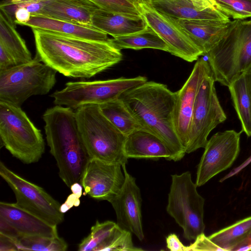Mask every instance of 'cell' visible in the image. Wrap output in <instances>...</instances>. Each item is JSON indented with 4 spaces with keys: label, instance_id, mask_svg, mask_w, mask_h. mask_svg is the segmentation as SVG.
Here are the masks:
<instances>
[{
    "label": "cell",
    "instance_id": "26",
    "mask_svg": "<svg viewBox=\"0 0 251 251\" xmlns=\"http://www.w3.org/2000/svg\"><path fill=\"white\" fill-rule=\"evenodd\" d=\"M242 131L251 136V96L244 73L228 87Z\"/></svg>",
    "mask_w": 251,
    "mask_h": 251
},
{
    "label": "cell",
    "instance_id": "6",
    "mask_svg": "<svg viewBox=\"0 0 251 251\" xmlns=\"http://www.w3.org/2000/svg\"><path fill=\"white\" fill-rule=\"evenodd\" d=\"M0 137L9 152L26 164L38 162L45 152V142L41 130L21 107L1 101Z\"/></svg>",
    "mask_w": 251,
    "mask_h": 251
},
{
    "label": "cell",
    "instance_id": "30",
    "mask_svg": "<svg viewBox=\"0 0 251 251\" xmlns=\"http://www.w3.org/2000/svg\"><path fill=\"white\" fill-rule=\"evenodd\" d=\"M19 251H65L68 244L59 236H23L16 240Z\"/></svg>",
    "mask_w": 251,
    "mask_h": 251
},
{
    "label": "cell",
    "instance_id": "1",
    "mask_svg": "<svg viewBox=\"0 0 251 251\" xmlns=\"http://www.w3.org/2000/svg\"><path fill=\"white\" fill-rule=\"evenodd\" d=\"M36 55L57 72L72 78H90L123 59L109 41H97L32 29Z\"/></svg>",
    "mask_w": 251,
    "mask_h": 251
},
{
    "label": "cell",
    "instance_id": "15",
    "mask_svg": "<svg viewBox=\"0 0 251 251\" xmlns=\"http://www.w3.org/2000/svg\"><path fill=\"white\" fill-rule=\"evenodd\" d=\"M122 166L95 158H90L80 184L83 195L99 201H110L121 190L125 180Z\"/></svg>",
    "mask_w": 251,
    "mask_h": 251
},
{
    "label": "cell",
    "instance_id": "22",
    "mask_svg": "<svg viewBox=\"0 0 251 251\" xmlns=\"http://www.w3.org/2000/svg\"><path fill=\"white\" fill-rule=\"evenodd\" d=\"M98 8L88 0H50L37 15L93 26L92 17Z\"/></svg>",
    "mask_w": 251,
    "mask_h": 251
},
{
    "label": "cell",
    "instance_id": "11",
    "mask_svg": "<svg viewBox=\"0 0 251 251\" xmlns=\"http://www.w3.org/2000/svg\"><path fill=\"white\" fill-rule=\"evenodd\" d=\"M0 175L13 191L17 206L52 226L63 222L61 205L44 189L16 174L1 161Z\"/></svg>",
    "mask_w": 251,
    "mask_h": 251
},
{
    "label": "cell",
    "instance_id": "4",
    "mask_svg": "<svg viewBox=\"0 0 251 251\" xmlns=\"http://www.w3.org/2000/svg\"><path fill=\"white\" fill-rule=\"evenodd\" d=\"M75 110L77 126L90 158L121 166L126 164V136L104 116L99 105L86 104Z\"/></svg>",
    "mask_w": 251,
    "mask_h": 251
},
{
    "label": "cell",
    "instance_id": "13",
    "mask_svg": "<svg viewBox=\"0 0 251 251\" xmlns=\"http://www.w3.org/2000/svg\"><path fill=\"white\" fill-rule=\"evenodd\" d=\"M139 6L148 26L166 43L169 52L189 62L197 61L203 55L174 18L157 11L145 2H139Z\"/></svg>",
    "mask_w": 251,
    "mask_h": 251
},
{
    "label": "cell",
    "instance_id": "32",
    "mask_svg": "<svg viewBox=\"0 0 251 251\" xmlns=\"http://www.w3.org/2000/svg\"><path fill=\"white\" fill-rule=\"evenodd\" d=\"M104 10L142 16L139 2L132 0H88Z\"/></svg>",
    "mask_w": 251,
    "mask_h": 251
},
{
    "label": "cell",
    "instance_id": "24",
    "mask_svg": "<svg viewBox=\"0 0 251 251\" xmlns=\"http://www.w3.org/2000/svg\"><path fill=\"white\" fill-rule=\"evenodd\" d=\"M208 237L224 251H251V216Z\"/></svg>",
    "mask_w": 251,
    "mask_h": 251
},
{
    "label": "cell",
    "instance_id": "25",
    "mask_svg": "<svg viewBox=\"0 0 251 251\" xmlns=\"http://www.w3.org/2000/svg\"><path fill=\"white\" fill-rule=\"evenodd\" d=\"M16 27L12 16L0 7V45L13 56L18 66L29 62L33 58Z\"/></svg>",
    "mask_w": 251,
    "mask_h": 251
},
{
    "label": "cell",
    "instance_id": "19",
    "mask_svg": "<svg viewBox=\"0 0 251 251\" xmlns=\"http://www.w3.org/2000/svg\"><path fill=\"white\" fill-rule=\"evenodd\" d=\"M195 45L205 55L224 38L229 22L175 19Z\"/></svg>",
    "mask_w": 251,
    "mask_h": 251
},
{
    "label": "cell",
    "instance_id": "16",
    "mask_svg": "<svg viewBox=\"0 0 251 251\" xmlns=\"http://www.w3.org/2000/svg\"><path fill=\"white\" fill-rule=\"evenodd\" d=\"M126 165L122 166L125 176V182L119 193L109 202L115 211L118 226L142 241L144 234L140 190L136 184L135 178L127 172Z\"/></svg>",
    "mask_w": 251,
    "mask_h": 251
},
{
    "label": "cell",
    "instance_id": "33",
    "mask_svg": "<svg viewBox=\"0 0 251 251\" xmlns=\"http://www.w3.org/2000/svg\"><path fill=\"white\" fill-rule=\"evenodd\" d=\"M132 242V233L120 228L118 226L108 244L106 251H140Z\"/></svg>",
    "mask_w": 251,
    "mask_h": 251
},
{
    "label": "cell",
    "instance_id": "20",
    "mask_svg": "<svg viewBox=\"0 0 251 251\" xmlns=\"http://www.w3.org/2000/svg\"><path fill=\"white\" fill-rule=\"evenodd\" d=\"M124 152L128 159L164 158L176 161L174 154L161 139L143 129L135 131L126 137Z\"/></svg>",
    "mask_w": 251,
    "mask_h": 251
},
{
    "label": "cell",
    "instance_id": "10",
    "mask_svg": "<svg viewBox=\"0 0 251 251\" xmlns=\"http://www.w3.org/2000/svg\"><path fill=\"white\" fill-rule=\"evenodd\" d=\"M211 71L205 76L196 98L186 153L204 148L210 132L226 119L218 99Z\"/></svg>",
    "mask_w": 251,
    "mask_h": 251
},
{
    "label": "cell",
    "instance_id": "18",
    "mask_svg": "<svg viewBox=\"0 0 251 251\" xmlns=\"http://www.w3.org/2000/svg\"><path fill=\"white\" fill-rule=\"evenodd\" d=\"M0 218L13 227L20 237L58 236L57 226H52L22 209L15 203L0 202Z\"/></svg>",
    "mask_w": 251,
    "mask_h": 251
},
{
    "label": "cell",
    "instance_id": "14",
    "mask_svg": "<svg viewBox=\"0 0 251 251\" xmlns=\"http://www.w3.org/2000/svg\"><path fill=\"white\" fill-rule=\"evenodd\" d=\"M210 71L207 60L203 57L199 58L183 86L176 92L173 123L176 132L184 150L188 141L197 95L204 77Z\"/></svg>",
    "mask_w": 251,
    "mask_h": 251
},
{
    "label": "cell",
    "instance_id": "9",
    "mask_svg": "<svg viewBox=\"0 0 251 251\" xmlns=\"http://www.w3.org/2000/svg\"><path fill=\"white\" fill-rule=\"evenodd\" d=\"M147 81L145 76L123 77L103 80L68 82L50 97L55 105L74 109L90 104H101L118 99L126 92Z\"/></svg>",
    "mask_w": 251,
    "mask_h": 251
},
{
    "label": "cell",
    "instance_id": "3",
    "mask_svg": "<svg viewBox=\"0 0 251 251\" xmlns=\"http://www.w3.org/2000/svg\"><path fill=\"white\" fill-rule=\"evenodd\" d=\"M43 119L48 145L56 161L59 176L70 188L74 183H80L90 159L75 112L73 108L56 105L45 111Z\"/></svg>",
    "mask_w": 251,
    "mask_h": 251
},
{
    "label": "cell",
    "instance_id": "7",
    "mask_svg": "<svg viewBox=\"0 0 251 251\" xmlns=\"http://www.w3.org/2000/svg\"><path fill=\"white\" fill-rule=\"evenodd\" d=\"M56 72L36 55L0 73V101L21 107L31 96L48 94L55 84Z\"/></svg>",
    "mask_w": 251,
    "mask_h": 251
},
{
    "label": "cell",
    "instance_id": "40",
    "mask_svg": "<svg viewBox=\"0 0 251 251\" xmlns=\"http://www.w3.org/2000/svg\"><path fill=\"white\" fill-rule=\"evenodd\" d=\"M251 96V66L244 72Z\"/></svg>",
    "mask_w": 251,
    "mask_h": 251
},
{
    "label": "cell",
    "instance_id": "37",
    "mask_svg": "<svg viewBox=\"0 0 251 251\" xmlns=\"http://www.w3.org/2000/svg\"><path fill=\"white\" fill-rule=\"evenodd\" d=\"M167 248L172 251H186L187 247L175 233L169 234L166 239Z\"/></svg>",
    "mask_w": 251,
    "mask_h": 251
},
{
    "label": "cell",
    "instance_id": "29",
    "mask_svg": "<svg viewBox=\"0 0 251 251\" xmlns=\"http://www.w3.org/2000/svg\"><path fill=\"white\" fill-rule=\"evenodd\" d=\"M117 223L106 221L100 222L97 221L92 226L88 235L78 245L79 251H106L107 245L116 229Z\"/></svg>",
    "mask_w": 251,
    "mask_h": 251
},
{
    "label": "cell",
    "instance_id": "36",
    "mask_svg": "<svg viewBox=\"0 0 251 251\" xmlns=\"http://www.w3.org/2000/svg\"><path fill=\"white\" fill-rule=\"evenodd\" d=\"M17 66L13 56L0 45V73Z\"/></svg>",
    "mask_w": 251,
    "mask_h": 251
},
{
    "label": "cell",
    "instance_id": "42",
    "mask_svg": "<svg viewBox=\"0 0 251 251\" xmlns=\"http://www.w3.org/2000/svg\"><path fill=\"white\" fill-rule=\"evenodd\" d=\"M138 2H141V1H146L149 0H137Z\"/></svg>",
    "mask_w": 251,
    "mask_h": 251
},
{
    "label": "cell",
    "instance_id": "31",
    "mask_svg": "<svg viewBox=\"0 0 251 251\" xmlns=\"http://www.w3.org/2000/svg\"><path fill=\"white\" fill-rule=\"evenodd\" d=\"M215 7L229 18H251V0H212Z\"/></svg>",
    "mask_w": 251,
    "mask_h": 251
},
{
    "label": "cell",
    "instance_id": "2",
    "mask_svg": "<svg viewBox=\"0 0 251 251\" xmlns=\"http://www.w3.org/2000/svg\"><path fill=\"white\" fill-rule=\"evenodd\" d=\"M120 99L143 129L159 137L181 160L186 153L175 129L176 93L163 84L147 81L124 93Z\"/></svg>",
    "mask_w": 251,
    "mask_h": 251
},
{
    "label": "cell",
    "instance_id": "5",
    "mask_svg": "<svg viewBox=\"0 0 251 251\" xmlns=\"http://www.w3.org/2000/svg\"><path fill=\"white\" fill-rule=\"evenodd\" d=\"M205 55L215 81L228 87L251 66V19L231 21L225 36Z\"/></svg>",
    "mask_w": 251,
    "mask_h": 251
},
{
    "label": "cell",
    "instance_id": "8",
    "mask_svg": "<svg viewBox=\"0 0 251 251\" xmlns=\"http://www.w3.org/2000/svg\"><path fill=\"white\" fill-rule=\"evenodd\" d=\"M197 187L189 171L172 175L166 210L182 228L183 236L188 240H195L205 229V201Z\"/></svg>",
    "mask_w": 251,
    "mask_h": 251
},
{
    "label": "cell",
    "instance_id": "17",
    "mask_svg": "<svg viewBox=\"0 0 251 251\" xmlns=\"http://www.w3.org/2000/svg\"><path fill=\"white\" fill-rule=\"evenodd\" d=\"M145 2L157 11L176 19L229 22L212 0H149Z\"/></svg>",
    "mask_w": 251,
    "mask_h": 251
},
{
    "label": "cell",
    "instance_id": "34",
    "mask_svg": "<svg viewBox=\"0 0 251 251\" xmlns=\"http://www.w3.org/2000/svg\"><path fill=\"white\" fill-rule=\"evenodd\" d=\"M186 247V251H224L206 236L204 233L199 235L193 244Z\"/></svg>",
    "mask_w": 251,
    "mask_h": 251
},
{
    "label": "cell",
    "instance_id": "28",
    "mask_svg": "<svg viewBox=\"0 0 251 251\" xmlns=\"http://www.w3.org/2000/svg\"><path fill=\"white\" fill-rule=\"evenodd\" d=\"M110 42L119 50L153 49L169 52L166 43L149 26L140 32L110 39Z\"/></svg>",
    "mask_w": 251,
    "mask_h": 251
},
{
    "label": "cell",
    "instance_id": "38",
    "mask_svg": "<svg viewBox=\"0 0 251 251\" xmlns=\"http://www.w3.org/2000/svg\"><path fill=\"white\" fill-rule=\"evenodd\" d=\"M0 251H18L19 250L15 240L0 234Z\"/></svg>",
    "mask_w": 251,
    "mask_h": 251
},
{
    "label": "cell",
    "instance_id": "12",
    "mask_svg": "<svg viewBox=\"0 0 251 251\" xmlns=\"http://www.w3.org/2000/svg\"><path fill=\"white\" fill-rule=\"evenodd\" d=\"M243 131L233 129L218 132L208 140L198 166L196 184H205L218 174L229 168L240 151Z\"/></svg>",
    "mask_w": 251,
    "mask_h": 251
},
{
    "label": "cell",
    "instance_id": "27",
    "mask_svg": "<svg viewBox=\"0 0 251 251\" xmlns=\"http://www.w3.org/2000/svg\"><path fill=\"white\" fill-rule=\"evenodd\" d=\"M99 106L104 116L126 136L137 130H144L121 99L100 104Z\"/></svg>",
    "mask_w": 251,
    "mask_h": 251
},
{
    "label": "cell",
    "instance_id": "23",
    "mask_svg": "<svg viewBox=\"0 0 251 251\" xmlns=\"http://www.w3.org/2000/svg\"><path fill=\"white\" fill-rule=\"evenodd\" d=\"M24 25L69 36L97 41H109L107 34L92 26H88L48 17L32 15Z\"/></svg>",
    "mask_w": 251,
    "mask_h": 251
},
{
    "label": "cell",
    "instance_id": "43",
    "mask_svg": "<svg viewBox=\"0 0 251 251\" xmlns=\"http://www.w3.org/2000/svg\"><path fill=\"white\" fill-rule=\"evenodd\" d=\"M132 0L138 1L137 0Z\"/></svg>",
    "mask_w": 251,
    "mask_h": 251
},
{
    "label": "cell",
    "instance_id": "21",
    "mask_svg": "<svg viewBox=\"0 0 251 251\" xmlns=\"http://www.w3.org/2000/svg\"><path fill=\"white\" fill-rule=\"evenodd\" d=\"M92 25L113 38L142 31L148 25L142 16L110 12L98 8L92 17Z\"/></svg>",
    "mask_w": 251,
    "mask_h": 251
},
{
    "label": "cell",
    "instance_id": "41",
    "mask_svg": "<svg viewBox=\"0 0 251 251\" xmlns=\"http://www.w3.org/2000/svg\"><path fill=\"white\" fill-rule=\"evenodd\" d=\"M32 0H9L5 2L10 4H19L29 2Z\"/></svg>",
    "mask_w": 251,
    "mask_h": 251
},
{
    "label": "cell",
    "instance_id": "39",
    "mask_svg": "<svg viewBox=\"0 0 251 251\" xmlns=\"http://www.w3.org/2000/svg\"><path fill=\"white\" fill-rule=\"evenodd\" d=\"M81 196L72 193L67 198L66 201L62 205H61V211L64 213L72 208L73 206H77L79 205V198Z\"/></svg>",
    "mask_w": 251,
    "mask_h": 251
},
{
    "label": "cell",
    "instance_id": "35",
    "mask_svg": "<svg viewBox=\"0 0 251 251\" xmlns=\"http://www.w3.org/2000/svg\"><path fill=\"white\" fill-rule=\"evenodd\" d=\"M3 3L10 5L13 7L14 20L16 25H24L30 19L31 14L25 7L8 4L4 1Z\"/></svg>",
    "mask_w": 251,
    "mask_h": 251
}]
</instances>
